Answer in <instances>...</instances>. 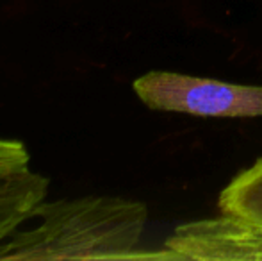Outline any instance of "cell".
<instances>
[{"label":"cell","mask_w":262,"mask_h":261,"mask_svg":"<svg viewBox=\"0 0 262 261\" xmlns=\"http://www.w3.org/2000/svg\"><path fill=\"white\" fill-rule=\"evenodd\" d=\"M31 227H18L0 244V261L50 259H173L166 249L143 251L148 222L143 202L88 195L39 202Z\"/></svg>","instance_id":"cell-1"},{"label":"cell","mask_w":262,"mask_h":261,"mask_svg":"<svg viewBox=\"0 0 262 261\" xmlns=\"http://www.w3.org/2000/svg\"><path fill=\"white\" fill-rule=\"evenodd\" d=\"M138 98L156 111L204 118H260L262 86L235 84L177 72H148L132 84Z\"/></svg>","instance_id":"cell-2"},{"label":"cell","mask_w":262,"mask_h":261,"mask_svg":"<svg viewBox=\"0 0 262 261\" xmlns=\"http://www.w3.org/2000/svg\"><path fill=\"white\" fill-rule=\"evenodd\" d=\"M50 181L31 168L0 172V244L21 227L49 195Z\"/></svg>","instance_id":"cell-3"},{"label":"cell","mask_w":262,"mask_h":261,"mask_svg":"<svg viewBox=\"0 0 262 261\" xmlns=\"http://www.w3.org/2000/svg\"><path fill=\"white\" fill-rule=\"evenodd\" d=\"M217 208L227 215L246 216L262 222V157L239 172L223 188Z\"/></svg>","instance_id":"cell-4"},{"label":"cell","mask_w":262,"mask_h":261,"mask_svg":"<svg viewBox=\"0 0 262 261\" xmlns=\"http://www.w3.org/2000/svg\"><path fill=\"white\" fill-rule=\"evenodd\" d=\"M31 154L20 139L0 138V172H14L29 168Z\"/></svg>","instance_id":"cell-5"}]
</instances>
